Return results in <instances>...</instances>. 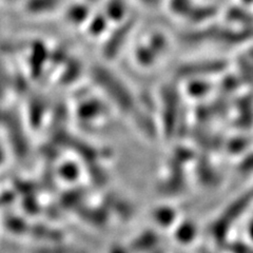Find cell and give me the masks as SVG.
<instances>
[{
	"mask_svg": "<svg viewBox=\"0 0 253 253\" xmlns=\"http://www.w3.org/2000/svg\"><path fill=\"white\" fill-rule=\"evenodd\" d=\"M73 250L63 243H46L33 249L32 253H72Z\"/></svg>",
	"mask_w": 253,
	"mask_h": 253,
	"instance_id": "2",
	"label": "cell"
},
{
	"mask_svg": "<svg viewBox=\"0 0 253 253\" xmlns=\"http://www.w3.org/2000/svg\"><path fill=\"white\" fill-rule=\"evenodd\" d=\"M108 253H126V250L121 246V245H113L109 248Z\"/></svg>",
	"mask_w": 253,
	"mask_h": 253,
	"instance_id": "3",
	"label": "cell"
},
{
	"mask_svg": "<svg viewBox=\"0 0 253 253\" xmlns=\"http://www.w3.org/2000/svg\"><path fill=\"white\" fill-rule=\"evenodd\" d=\"M72 253H88V252H85V251H84V250H73V252Z\"/></svg>",
	"mask_w": 253,
	"mask_h": 253,
	"instance_id": "4",
	"label": "cell"
},
{
	"mask_svg": "<svg viewBox=\"0 0 253 253\" xmlns=\"http://www.w3.org/2000/svg\"><path fill=\"white\" fill-rule=\"evenodd\" d=\"M3 229L10 234L13 235H25L30 233L31 225L28 223L26 218L17 215H7L3 219Z\"/></svg>",
	"mask_w": 253,
	"mask_h": 253,
	"instance_id": "1",
	"label": "cell"
}]
</instances>
